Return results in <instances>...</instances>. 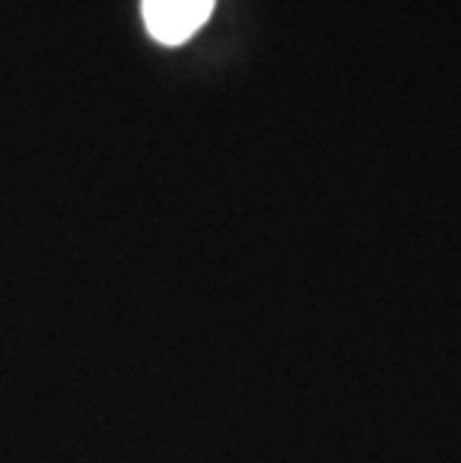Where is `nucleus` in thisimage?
Returning a JSON list of instances; mask_svg holds the SVG:
<instances>
[{
    "mask_svg": "<svg viewBox=\"0 0 461 463\" xmlns=\"http://www.w3.org/2000/svg\"><path fill=\"white\" fill-rule=\"evenodd\" d=\"M216 0H141L144 27L159 45H183L207 24Z\"/></svg>",
    "mask_w": 461,
    "mask_h": 463,
    "instance_id": "nucleus-1",
    "label": "nucleus"
}]
</instances>
